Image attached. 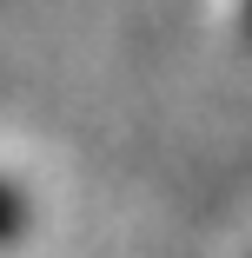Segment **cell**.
I'll return each mask as SVG.
<instances>
[{
	"label": "cell",
	"instance_id": "obj_1",
	"mask_svg": "<svg viewBox=\"0 0 252 258\" xmlns=\"http://www.w3.org/2000/svg\"><path fill=\"white\" fill-rule=\"evenodd\" d=\"M27 225H33V199H27L14 179H0V251L20 245V238H27Z\"/></svg>",
	"mask_w": 252,
	"mask_h": 258
},
{
	"label": "cell",
	"instance_id": "obj_2",
	"mask_svg": "<svg viewBox=\"0 0 252 258\" xmlns=\"http://www.w3.org/2000/svg\"><path fill=\"white\" fill-rule=\"evenodd\" d=\"M239 14H245V33H252V0H239Z\"/></svg>",
	"mask_w": 252,
	"mask_h": 258
}]
</instances>
